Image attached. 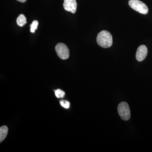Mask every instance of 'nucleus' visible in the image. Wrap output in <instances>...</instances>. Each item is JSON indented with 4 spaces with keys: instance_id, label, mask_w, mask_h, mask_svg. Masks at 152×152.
<instances>
[{
    "instance_id": "8",
    "label": "nucleus",
    "mask_w": 152,
    "mask_h": 152,
    "mask_svg": "<svg viewBox=\"0 0 152 152\" xmlns=\"http://www.w3.org/2000/svg\"><path fill=\"white\" fill-rule=\"evenodd\" d=\"M26 18L24 15L21 14L17 19V23L19 26L22 27L26 24Z\"/></svg>"
},
{
    "instance_id": "10",
    "label": "nucleus",
    "mask_w": 152,
    "mask_h": 152,
    "mask_svg": "<svg viewBox=\"0 0 152 152\" xmlns=\"http://www.w3.org/2000/svg\"><path fill=\"white\" fill-rule=\"evenodd\" d=\"M65 94V93L59 89L55 91V95L57 98H62L64 97Z\"/></svg>"
},
{
    "instance_id": "5",
    "label": "nucleus",
    "mask_w": 152,
    "mask_h": 152,
    "mask_svg": "<svg viewBox=\"0 0 152 152\" xmlns=\"http://www.w3.org/2000/svg\"><path fill=\"white\" fill-rule=\"evenodd\" d=\"M63 6L66 11L73 14L76 12L77 8L76 0H64Z\"/></svg>"
},
{
    "instance_id": "3",
    "label": "nucleus",
    "mask_w": 152,
    "mask_h": 152,
    "mask_svg": "<svg viewBox=\"0 0 152 152\" xmlns=\"http://www.w3.org/2000/svg\"><path fill=\"white\" fill-rule=\"evenodd\" d=\"M118 110L120 116L124 121H128L131 116L129 104L126 102H122L119 104Z\"/></svg>"
},
{
    "instance_id": "12",
    "label": "nucleus",
    "mask_w": 152,
    "mask_h": 152,
    "mask_svg": "<svg viewBox=\"0 0 152 152\" xmlns=\"http://www.w3.org/2000/svg\"><path fill=\"white\" fill-rule=\"evenodd\" d=\"M17 1H18L19 2H20L24 3L27 0H17Z\"/></svg>"
},
{
    "instance_id": "1",
    "label": "nucleus",
    "mask_w": 152,
    "mask_h": 152,
    "mask_svg": "<svg viewBox=\"0 0 152 152\" xmlns=\"http://www.w3.org/2000/svg\"><path fill=\"white\" fill-rule=\"evenodd\" d=\"M96 41L98 45L102 48H110L113 45V37L108 31H102L98 34Z\"/></svg>"
},
{
    "instance_id": "11",
    "label": "nucleus",
    "mask_w": 152,
    "mask_h": 152,
    "mask_svg": "<svg viewBox=\"0 0 152 152\" xmlns=\"http://www.w3.org/2000/svg\"><path fill=\"white\" fill-rule=\"evenodd\" d=\"M60 104L63 107L66 109H68L69 108L70 104L69 102L66 100H62L60 101Z\"/></svg>"
},
{
    "instance_id": "6",
    "label": "nucleus",
    "mask_w": 152,
    "mask_h": 152,
    "mask_svg": "<svg viewBox=\"0 0 152 152\" xmlns=\"http://www.w3.org/2000/svg\"><path fill=\"white\" fill-rule=\"evenodd\" d=\"M148 54V48L144 45L140 46L138 48L136 53V59L139 61H142L145 59Z\"/></svg>"
},
{
    "instance_id": "9",
    "label": "nucleus",
    "mask_w": 152,
    "mask_h": 152,
    "mask_svg": "<svg viewBox=\"0 0 152 152\" xmlns=\"http://www.w3.org/2000/svg\"><path fill=\"white\" fill-rule=\"evenodd\" d=\"M39 24V23L37 20L33 21L32 23L30 25V31L31 32L34 33L36 30L37 28V27Z\"/></svg>"
},
{
    "instance_id": "2",
    "label": "nucleus",
    "mask_w": 152,
    "mask_h": 152,
    "mask_svg": "<svg viewBox=\"0 0 152 152\" xmlns=\"http://www.w3.org/2000/svg\"><path fill=\"white\" fill-rule=\"evenodd\" d=\"M129 4L131 8L140 13L146 15L148 12V8L146 5L139 0H130Z\"/></svg>"
},
{
    "instance_id": "7",
    "label": "nucleus",
    "mask_w": 152,
    "mask_h": 152,
    "mask_svg": "<svg viewBox=\"0 0 152 152\" xmlns=\"http://www.w3.org/2000/svg\"><path fill=\"white\" fill-rule=\"evenodd\" d=\"M8 132V129L7 126H4L0 128V142H2L6 138Z\"/></svg>"
},
{
    "instance_id": "4",
    "label": "nucleus",
    "mask_w": 152,
    "mask_h": 152,
    "mask_svg": "<svg viewBox=\"0 0 152 152\" xmlns=\"http://www.w3.org/2000/svg\"><path fill=\"white\" fill-rule=\"evenodd\" d=\"M55 49L58 56L61 59H67L69 57V50L64 44L60 43L57 44Z\"/></svg>"
}]
</instances>
